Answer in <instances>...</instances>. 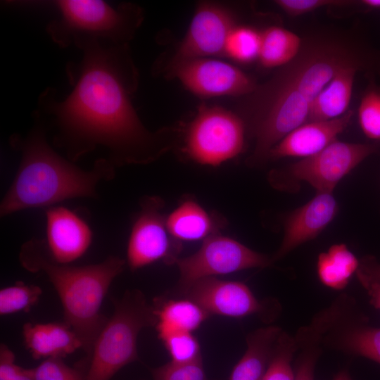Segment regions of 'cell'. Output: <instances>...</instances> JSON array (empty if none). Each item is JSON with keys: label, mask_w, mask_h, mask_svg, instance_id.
Masks as SVG:
<instances>
[{"label": "cell", "mask_w": 380, "mask_h": 380, "mask_svg": "<svg viewBox=\"0 0 380 380\" xmlns=\"http://www.w3.org/2000/svg\"><path fill=\"white\" fill-rule=\"evenodd\" d=\"M76 46L82 58L66 66L71 91L58 100L47 88L35 111L51 120L55 144L72 160L99 147L114 165L156 160L169 148L167 132L148 130L133 107L137 74L127 44L87 40Z\"/></svg>", "instance_id": "1"}, {"label": "cell", "mask_w": 380, "mask_h": 380, "mask_svg": "<svg viewBox=\"0 0 380 380\" xmlns=\"http://www.w3.org/2000/svg\"><path fill=\"white\" fill-rule=\"evenodd\" d=\"M347 68L380 77V51L355 34L316 32L303 39L293 60L250 94L245 112L266 132L283 137L308 121L317 96Z\"/></svg>", "instance_id": "2"}, {"label": "cell", "mask_w": 380, "mask_h": 380, "mask_svg": "<svg viewBox=\"0 0 380 380\" xmlns=\"http://www.w3.org/2000/svg\"><path fill=\"white\" fill-rule=\"evenodd\" d=\"M25 137L13 134L10 144L20 151L18 170L0 205L1 217L27 208H44L75 198H97L96 185L115 176V165L98 159L84 170L57 153L46 138L44 123Z\"/></svg>", "instance_id": "3"}, {"label": "cell", "mask_w": 380, "mask_h": 380, "mask_svg": "<svg viewBox=\"0 0 380 380\" xmlns=\"http://www.w3.org/2000/svg\"><path fill=\"white\" fill-rule=\"evenodd\" d=\"M19 260L26 270L47 276L61 300L64 323L77 334L82 349L90 356L108 320L101 312L102 303L112 282L123 271L125 260L109 256L93 265L60 264L51 258L46 243L37 239L21 247Z\"/></svg>", "instance_id": "4"}, {"label": "cell", "mask_w": 380, "mask_h": 380, "mask_svg": "<svg viewBox=\"0 0 380 380\" xmlns=\"http://www.w3.org/2000/svg\"><path fill=\"white\" fill-rule=\"evenodd\" d=\"M58 16L46 31L61 47L87 40L127 44L139 25L141 10L132 4L113 7L100 0H58L51 2Z\"/></svg>", "instance_id": "5"}, {"label": "cell", "mask_w": 380, "mask_h": 380, "mask_svg": "<svg viewBox=\"0 0 380 380\" xmlns=\"http://www.w3.org/2000/svg\"><path fill=\"white\" fill-rule=\"evenodd\" d=\"M113 303V315L95 341L85 380H110L123 367L138 360L139 334L156 324L153 305L141 291L128 290Z\"/></svg>", "instance_id": "6"}, {"label": "cell", "mask_w": 380, "mask_h": 380, "mask_svg": "<svg viewBox=\"0 0 380 380\" xmlns=\"http://www.w3.org/2000/svg\"><path fill=\"white\" fill-rule=\"evenodd\" d=\"M245 123L239 115L220 106L202 105L185 134V152L199 164L217 166L241 153Z\"/></svg>", "instance_id": "7"}, {"label": "cell", "mask_w": 380, "mask_h": 380, "mask_svg": "<svg viewBox=\"0 0 380 380\" xmlns=\"http://www.w3.org/2000/svg\"><path fill=\"white\" fill-rule=\"evenodd\" d=\"M175 264L179 277L170 295L177 298L201 279L251 268L266 267L272 262L271 258L217 234L205 239L201 248L192 255L179 258Z\"/></svg>", "instance_id": "8"}, {"label": "cell", "mask_w": 380, "mask_h": 380, "mask_svg": "<svg viewBox=\"0 0 380 380\" xmlns=\"http://www.w3.org/2000/svg\"><path fill=\"white\" fill-rule=\"evenodd\" d=\"M181 297L196 302L210 315L234 318L256 315L267 323L274 320L281 310L275 299H258L244 283L217 277L195 282Z\"/></svg>", "instance_id": "9"}, {"label": "cell", "mask_w": 380, "mask_h": 380, "mask_svg": "<svg viewBox=\"0 0 380 380\" xmlns=\"http://www.w3.org/2000/svg\"><path fill=\"white\" fill-rule=\"evenodd\" d=\"M163 208V201L158 196L144 197L141 201L127 248V261L132 271L158 260L175 264L179 258L182 243L169 232Z\"/></svg>", "instance_id": "10"}, {"label": "cell", "mask_w": 380, "mask_h": 380, "mask_svg": "<svg viewBox=\"0 0 380 380\" xmlns=\"http://www.w3.org/2000/svg\"><path fill=\"white\" fill-rule=\"evenodd\" d=\"M377 150L375 144L336 140L316 154L291 164L287 172L317 192H332L345 176Z\"/></svg>", "instance_id": "11"}, {"label": "cell", "mask_w": 380, "mask_h": 380, "mask_svg": "<svg viewBox=\"0 0 380 380\" xmlns=\"http://www.w3.org/2000/svg\"><path fill=\"white\" fill-rule=\"evenodd\" d=\"M167 70L191 92L205 97L243 96L251 94L257 87L251 77L220 60L194 58L168 67Z\"/></svg>", "instance_id": "12"}, {"label": "cell", "mask_w": 380, "mask_h": 380, "mask_svg": "<svg viewBox=\"0 0 380 380\" xmlns=\"http://www.w3.org/2000/svg\"><path fill=\"white\" fill-rule=\"evenodd\" d=\"M235 26L234 17L227 8L216 3L198 4L167 68L194 58L224 55L227 38Z\"/></svg>", "instance_id": "13"}, {"label": "cell", "mask_w": 380, "mask_h": 380, "mask_svg": "<svg viewBox=\"0 0 380 380\" xmlns=\"http://www.w3.org/2000/svg\"><path fill=\"white\" fill-rule=\"evenodd\" d=\"M331 326L323 338V346L380 364V327L369 326L357 313L354 300L342 295Z\"/></svg>", "instance_id": "14"}, {"label": "cell", "mask_w": 380, "mask_h": 380, "mask_svg": "<svg viewBox=\"0 0 380 380\" xmlns=\"http://www.w3.org/2000/svg\"><path fill=\"white\" fill-rule=\"evenodd\" d=\"M338 210V203L332 192H317L311 200L293 211L284 222L283 241L271 258L272 263L315 239L334 220Z\"/></svg>", "instance_id": "15"}, {"label": "cell", "mask_w": 380, "mask_h": 380, "mask_svg": "<svg viewBox=\"0 0 380 380\" xmlns=\"http://www.w3.org/2000/svg\"><path fill=\"white\" fill-rule=\"evenodd\" d=\"M46 246L58 263L69 265L89 248L92 233L89 225L73 211L51 207L46 212Z\"/></svg>", "instance_id": "16"}, {"label": "cell", "mask_w": 380, "mask_h": 380, "mask_svg": "<svg viewBox=\"0 0 380 380\" xmlns=\"http://www.w3.org/2000/svg\"><path fill=\"white\" fill-rule=\"evenodd\" d=\"M353 115V112L348 110L333 120L304 123L279 141L270 151L267 160L287 157L305 158L316 154L336 140L350 123Z\"/></svg>", "instance_id": "17"}, {"label": "cell", "mask_w": 380, "mask_h": 380, "mask_svg": "<svg viewBox=\"0 0 380 380\" xmlns=\"http://www.w3.org/2000/svg\"><path fill=\"white\" fill-rule=\"evenodd\" d=\"M23 336L26 348L35 360L63 358L82 348L77 334L65 323H26Z\"/></svg>", "instance_id": "18"}, {"label": "cell", "mask_w": 380, "mask_h": 380, "mask_svg": "<svg viewBox=\"0 0 380 380\" xmlns=\"http://www.w3.org/2000/svg\"><path fill=\"white\" fill-rule=\"evenodd\" d=\"M158 338L175 332H193L208 319L210 314L196 302L186 298L160 297L153 303Z\"/></svg>", "instance_id": "19"}, {"label": "cell", "mask_w": 380, "mask_h": 380, "mask_svg": "<svg viewBox=\"0 0 380 380\" xmlns=\"http://www.w3.org/2000/svg\"><path fill=\"white\" fill-rule=\"evenodd\" d=\"M172 236L179 241L205 240L219 234L225 222L192 200L182 202L166 217Z\"/></svg>", "instance_id": "20"}, {"label": "cell", "mask_w": 380, "mask_h": 380, "mask_svg": "<svg viewBox=\"0 0 380 380\" xmlns=\"http://www.w3.org/2000/svg\"><path fill=\"white\" fill-rule=\"evenodd\" d=\"M282 330L270 325L250 332L246 350L234 365L229 380H263L275 343Z\"/></svg>", "instance_id": "21"}, {"label": "cell", "mask_w": 380, "mask_h": 380, "mask_svg": "<svg viewBox=\"0 0 380 380\" xmlns=\"http://www.w3.org/2000/svg\"><path fill=\"white\" fill-rule=\"evenodd\" d=\"M358 72L362 71L347 68L337 73L315 99L308 122L330 120L343 115L348 110Z\"/></svg>", "instance_id": "22"}, {"label": "cell", "mask_w": 380, "mask_h": 380, "mask_svg": "<svg viewBox=\"0 0 380 380\" xmlns=\"http://www.w3.org/2000/svg\"><path fill=\"white\" fill-rule=\"evenodd\" d=\"M303 39L293 32L279 26H270L260 32L258 61L265 68L283 67L299 53Z\"/></svg>", "instance_id": "23"}, {"label": "cell", "mask_w": 380, "mask_h": 380, "mask_svg": "<svg viewBox=\"0 0 380 380\" xmlns=\"http://www.w3.org/2000/svg\"><path fill=\"white\" fill-rule=\"evenodd\" d=\"M329 329L325 315L319 312L309 325L299 329L295 336L300 350L296 380H314L315 367L321 355L323 338Z\"/></svg>", "instance_id": "24"}, {"label": "cell", "mask_w": 380, "mask_h": 380, "mask_svg": "<svg viewBox=\"0 0 380 380\" xmlns=\"http://www.w3.org/2000/svg\"><path fill=\"white\" fill-rule=\"evenodd\" d=\"M360 262L343 243L331 246L317 258V272L320 281L327 287L342 290L356 273Z\"/></svg>", "instance_id": "25"}, {"label": "cell", "mask_w": 380, "mask_h": 380, "mask_svg": "<svg viewBox=\"0 0 380 380\" xmlns=\"http://www.w3.org/2000/svg\"><path fill=\"white\" fill-rule=\"evenodd\" d=\"M297 351L295 336L282 331L275 343L263 380H296L292 360Z\"/></svg>", "instance_id": "26"}, {"label": "cell", "mask_w": 380, "mask_h": 380, "mask_svg": "<svg viewBox=\"0 0 380 380\" xmlns=\"http://www.w3.org/2000/svg\"><path fill=\"white\" fill-rule=\"evenodd\" d=\"M260 46V32L251 27L236 25L227 38L224 55L237 62L249 63L258 60Z\"/></svg>", "instance_id": "27"}, {"label": "cell", "mask_w": 380, "mask_h": 380, "mask_svg": "<svg viewBox=\"0 0 380 380\" xmlns=\"http://www.w3.org/2000/svg\"><path fill=\"white\" fill-rule=\"evenodd\" d=\"M357 118L364 134L380 141V87L375 83L374 77H369V84L359 103Z\"/></svg>", "instance_id": "28"}, {"label": "cell", "mask_w": 380, "mask_h": 380, "mask_svg": "<svg viewBox=\"0 0 380 380\" xmlns=\"http://www.w3.org/2000/svg\"><path fill=\"white\" fill-rule=\"evenodd\" d=\"M42 290L36 285L18 281L0 291V315L27 312L39 300Z\"/></svg>", "instance_id": "29"}, {"label": "cell", "mask_w": 380, "mask_h": 380, "mask_svg": "<svg viewBox=\"0 0 380 380\" xmlns=\"http://www.w3.org/2000/svg\"><path fill=\"white\" fill-rule=\"evenodd\" d=\"M161 341L172 362H190L202 357L199 342L191 332H175Z\"/></svg>", "instance_id": "30"}, {"label": "cell", "mask_w": 380, "mask_h": 380, "mask_svg": "<svg viewBox=\"0 0 380 380\" xmlns=\"http://www.w3.org/2000/svg\"><path fill=\"white\" fill-rule=\"evenodd\" d=\"M153 380H205L202 357L190 362L170 361L151 369Z\"/></svg>", "instance_id": "31"}, {"label": "cell", "mask_w": 380, "mask_h": 380, "mask_svg": "<svg viewBox=\"0 0 380 380\" xmlns=\"http://www.w3.org/2000/svg\"><path fill=\"white\" fill-rule=\"evenodd\" d=\"M34 380H85L80 371L67 365L60 357H49L31 369Z\"/></svg>", "instance_id": "32"}, {"label": "cell", "mask_w": 380, "mask_h": 380, "mask_svg": "<svg viewBox=\"0 0 380 380\" xmlns=\"http://www.w3.org/2000/svg\"><path fill=\"white\" fill-rule=\"evenodd\" d=\"M275 4L289 16L298 17L327 6H343L353 1L341 0H277Z\"/></svg>", "instance_id": "33"}, {"label": "cell", "mask_w": 380, "mask_h": 380, "mask_svg": "<svg viewBox=\"0 0 380 380\" xmlns=\"http://www.w3.org/2000/svg\"><path fill=\"white\" fill-rule=\"evenodd\" d=\"M15 355L6 345L0 346V380H34L31 369L19 367Z\"/></svg>", "instance_id": "34"}, {"label": "cell", "mask_w": 380, "mask_h": 380, "mask_svg": "<svg viewBox=\"0 0 380 380\" xmlns=\"http://www.w3.org/2000/svg\"><path fill=\"white\" fill-rule=\"evenodd\" d=\"M356 275L359 282L367 291L370 303L375 308L380 310V281L369 278L359 269Z\"/></svg>", "instance_id": "35"}, {"label": "cell", "mask_w": 380, "mask_h": 380, "mask_svg": "<svg viewBox=\"0 0 380 380\" xmlns=\"http://www.w3.org/2000/svg\"><path fill=\"white\" fill-rule=\"evenodd\" d=\"M359 270L369 278L380 281V263L375 259L371 257L362 259Z\"/></svg>", "instance_id": "36"}, {"label": "cell", "mask_w": 380, "mask_h": 380, "mask_svg": "<svg viewBox=\"0 0 380 380\" xmlns=\"http://www.w3.org/2000/svg\"><path fill=\"white\" fill-rule=\"evenodd\" d=\"M360 4L369 9H380V0H362Z\"/></svg>", "instance_id": "37"}, {"label": "cell", "mask_w": 380, "mask_h": 380, "mask_svg": "<svg viewBox=\"0 0 380 380\" xmlns=\"http://www.w3.org/2000/svg\"><path fill=\"white\" fill-rule=\"evenodd\" d=\"M333 380H352V379H350L347 372L341 371L333 379Z\"/></svg>", "instance_id": "38"}]
</instances>
